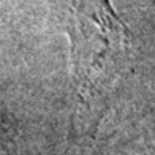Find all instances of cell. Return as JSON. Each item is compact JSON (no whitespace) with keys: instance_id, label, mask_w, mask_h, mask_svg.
Here are the masks:
<instances>
[{"instance_id":"cell-1","label":"cell","mask_w":155,"mask_h":155,"mask_svg":"<svg viewBox=\"0 0 155 155\" xmlns=\"http://www.w3.org/2000/svg\"><path fill=\"white\" fill-rule=\"evenodd\" d=\"M71 16L79 116L94 127L106 112L128 62L130 37L111 0H73Z\"/></svg>"}]
</instances>
